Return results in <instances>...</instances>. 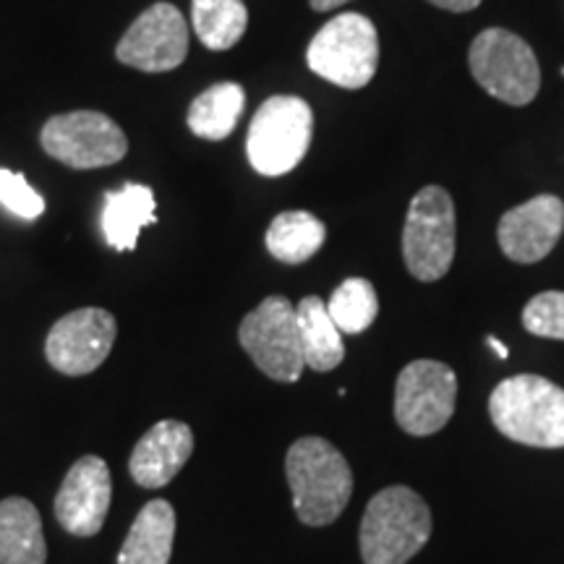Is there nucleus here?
Masks as SVG:
<instances>
[{
  "instance_id": "f257e3e1",
  "label": "nucleus",
  "mask_w": 564,
  "mask_h": 564,
  "mask_svg": "<svg viewBox=\"0 0 564 564\" xmlns=\"http://www.w3.org/2000/svg\"><path fill=\"white\" fill-rule=\"evenodd\" d=\"M285 476L293 510L303 525L335 523L352 497V470L333 442L303 436L285 455Z\"/></svg>"
},
{
  "instance_id": "f03ea898",
  "label": "nucleus",
  "mask_w": 564,
  "mask_h": 564,
  "mask_svg": "<svg viewBox=\"0 0 564 564\" xmlns=\"http://www.w3.org/2000/svg\"><path fill=\"white\" fill-rule=\"evenodd\" d=\"M489 415L507 440L539 449L564 447V390L535 373H518L494 387Z\"/></svg>"
},
{
  "instance_id": "7ed1b4c3",
  "label": "nucleus",
  "mask_w": 564,
  "mask_h": 564,
  "mask_svg": "<svg viewBox=\"0 0 564 564\" xmlns=\"http://www.w3.org/2000/svg\"><path fill=\"white\" fill-rule=\"evenodd\" d=\"M432 510L408 486H387L366 505L361 533L364 564H408L432 539Z\"/></svg>"
},
{
  "instance_id": "20e7f679",
  "label": "nucleus",
  "mask_w": 564,
  "mask_h": 564,
  "mask_svg": "<svg viewBox=\"0 0 564 564\" xmlns=\"http://www.w3.org/2000/svg\"><path fill=\"white\" fill-rule=\"evenodd\" d=\"M314 137V112L306 100L274 95L253 112L246 154L251 167L267 178L295 171L306 158Z\"/></svg>"
},
{
  "instance_id": "39448f33",
  "label": "nucleus",
  "mask_w": 564,
  "mask_h": 564,
  "mask_svg": "<svg viewBox=\"0 0 564 564\" xmlns=\"http://www.w3.org/2000/svg\"><path fill=\"white\" fill-rule=\"evenodd\" d=\"M306 63L316 76L343 89H364L379 66V34L364 13H340L314 34Z\"/></svg>"
},
{
  "instance_id": "423d86ee",
  "label": "nucleus",
  "mask_w": 564,
  "mask_h": 564,
  "mask_svg": "<svg viewBox=\"0 0 564 564\" xmlns=\"http://www.w3.org/2000/svg\"><path fill=\"white\" fill-rule=\"evenodd\" d=\"M457 220L453 196L442 186H426L413 196L403 230L408 272L421 282H436L455 259Z\"/></svg>"
},
{
  "instance_id": "0eeeda50",
  "label": "nucleus",
  "mask_w": 564,
  "mask_h": 564,
  "mask_svg": "<svg viewBox=\"0 0 564 564\" xmlns=\"http://www.w3.org/2000/svg\"><path fill=\"white\" fill-rule=\"evenodd\" d=\"M470 74L499 102L523 105L533 102L541 89V68L531 45L518 34L486 30L470 45Z\"/></svg>"
},
{
  "instance_id": "6e6552de",
  "label": "nucleus",
  "mask_w": 564,
  "mask_h": 564,
  "mask_svg": "<svg viewBox=\"0 0 564 564\" xmlns=\"http://www.w3.org/2000/svg\"><path fill=\"white\" fill-rule=\"evenodd\" d=\"M40 144L45 154L74 171L118 165L129 154V139L121 126L97 110H74L47 118Z\"/></svg>"
},
{
  "instance_id": "1a4fd4ad",
  "label": "nucleus",
  "mask_w": 564,
  "mask_h": 564,
  "mask_svg": "<svg viewBox=\"0 0 564 564\" xmlns=\"http://www.w3.org/2000/svg\"><path fill=\"white\" fill-rule=\"evenodd\" d=\"M238 340L251 356V361L257 364V369L274 382H299L306 369L295 306L285 295H270L253 312L246 314L241 329H238Z\"/></svg>"
},
{
  "instance_id": "9d476101",
  "label": "nucleus",
  "mask_w": 564,
  "mask_h": 564,
  "mask_svg": "<svg viewBox=\"0 0 564 564\" xmlns=\"http://www.w3.org/2000/svg\"><path fill=\"white\" fill-rule=\"evenodd\" d=\"M457 405V377L447 364L419 358L394 384V421L411 436H432L447 426Z\"/></svg>"
},
{
  "instance_id": "9b49d317",
  "label": "nucleus",
  "mask_w": 564,
  "mask_h": 564,
  "mask_svg": "<svg viewBox=\"0 0 564 564\" xmlns=\"http://www.w3.org/2000/svg\"><path fill=\"white\" fill-rule=\"evenodd\" d=\"M188 55V26L178 6L152 3L129 26L116 47V58L144 74L178 68Z\"/></svg>"
},
{
  "instance_id": "f8f14e48",
  "label": "nucleus",
  "mask_w": 564,
  "mask_h": 564,
  "mask_svg": "<svg viewBox=\"0 0 564 564\" xmlns=\"http://www.w3.org/2000/svg\"><path fill=\"white\" fill-rule=\"evenodd\" d=\"M118 335L116 316L105 308H76L53 324L45 340L47 364L66 377H87L108 361Z\"/></svg>"
},
{
  "instance_id": "ddd939ff",
  "label": "nucleus",
  "mask_w": 564,
  "mask_h": 564,
  "mask_svg": "<svg viewBox=\"0 0 564 564\" xmlns=\"http://www.w3.org/2000/svg\"><path fill=\"white\" fill-rule=\"evenodd\" d=\"M112 499L110 468L102 457L84 455L68 468L58 497H55V518L63 531L79 539H91L102 531Z\"/></svg>"
},
{
  "instance_id": "4468645a",
  "label": "nucleus",
  "mask_w": 564,
  "mask_h": 564,
  "mask_svg": "<svg viewBox=\"0 0 564 564\" xmlns=\"http://www.w3.org/2000/svg\"><path fill=\"white\" fill-rule=\"evenodd\" d=\"M562 232L564 202L554 194H541L502 215L497 241L507 259L518 264H535L552 253Z\"/></svg>"
},
{
  "instance_id": "2eb2a0df",
  "label": "nucleus",
  "mask_w": 564,
  "mask_h": 564,
  "mask_svg": "<svg viewBox=\"0 0 564 564\" xmlns=\"http://www.w3.org/2000/svg\"><path fill=\"white\" fill-rule=\"evenodd\" d=\"M194 453V432L183 421H158L133 447L129 470L144 489H162L181 474Z\"/></svg>"
},
{
  "instance_id": "dca6fc26",
  "label": "nucleus",
  "mask_w": 564,
  "mask_h": 564,
  "mask_svg": "<svg viewBox=\"0 0 564 564\" xmlns=\"http://www.w3.org/2000/svg\"><path fill=\"white\" fill-rule=\"evenodd\" d=\"M100 223L108 246L116 251H133L141 230L158 223L154 192L144 183H126L118 192H108Z\"/></svg>"
},
{
  "instance_id": "f3484780",
  "label": "nucleus",
  "mask_w": 564,
  "mask_h": 564,
  "mask_svg": "<svg viewBox=\"0 0 564 564\" xmlns=\"http://www.w3.org/2000/svg\"><path fill=\"white\" fill-rule=\"evenodd\" d=\"M175 541V510L165 499L141 507L126 535L118 564H167Z\"/></svg>"
},
{
  "instance_id": "a211bd4d",
  "label": "nucleus",
  "mask_w": 564,
  "mask_h": 564,
  "mask_svg": "<svg viewBox=\"0 0 564 564\" xmlns=\"http://www.w3.org/2000/svg\"><path fill=\"white\" fill-rule=\"evenodd\" d=\"M47 544L37 507L24 497L0 502V564H45Z\"/></svg>"
},
{
  "instance_id": "6ab92c4d",
  "label": "nucleus",
  "mask_w": 564,
  "mask_h": 564,
  "mask_svg": "<svg viewBox=\"0 0 564 564\" xmlns=\"http://www.w3.org/2000/svg\"><path fill=\"white\" fill-rule=\"evenodd\" d=\"M295 319H299L303 361L308 369L319 373L335 371L345 358V345L343 333L327 312V303L319 295H306L295 306Z\"/></svg>"
},
{
  "instance_id": "aec40b11",
  "label": "nucleus",
  "mask_w": 564,
  "mask_h": 564,
  "mask_svg": "<svg viewBox=\"0 0 564 564\" xmlns=\"http://www.w3.org/2000/svg\"><path fill=\"white\" fill-rule=\"evenodd\" d=\"M246 108V91L236 82H220L204 89L188 108L186 123L194 137L207 141H223L236 131Z\"/></svg>"
},
{
  "instance_id": "412c9836",
  "label": "nucleus",
  "mask_w": 564,
  "mask_h": 564,
  "mask_svg": "<svg viewBox=\"0 0 564 564\" xmlns=\"http://www.w3.org/2000/svg\"><path fill=\"white\" fill-rule=\"evenodd\" d=\"M327 241V228L312 212L291 209L274 217L267 228V251L282 264H303Z\"/></svg>"
},
{
  "instance_id": "4be33fe9",
  "label": "nucleus",
  "mask_w": 564,
  "mask_h": 564,
  "mask_svg": "<svg viewBox=\"0 0 564 564\" xmlns=\"http://www.w3.org/2000/svg\"><path fill=\"white\" fill-rule=\"evenodd\" d=\"M192 24L207 51L223 53L249 30V9L243 0H192Z\"/></svg>"
},
{
  "instance_id": "5701e85b",
  "label": "nucleus",
  "mask_w": 564,
  "mask_h": 564,
  "mask_svg": "<svg viewBox=\"0 0 564 564\" xmlns=\"http://www.w3.org/2000/svg\"><path fill=\"white\" fill-rule=\"evenodd\" d=\"M327 312L343 335H361L379 314L377 291L369 280L348 278L329 295Z\"/></svg>"
},
{
  "instance_id": "b1692460",
  "label": "nucleus",
  "mask_w": 564,
  "mask_h": 564,
  "mask_svg": "<svg viewBox=\"0 0 564 564\" xmlns=\"http://www.w3.org/2000/svg\"><path fill=\"white\" fill-rule=\"evenodd\" d=\"M523 327L535 337L564 340V291L533 295L523 308Z\"/></svg>"
},
{
  "instance_id": "393cba45",
  "label": "nucleus",
  "mask_w": 564,
  "mask_h": 564,
  "mask_svg": "<svg viewBox=\"0 0 564 564\" xmlns=\"http://www.w3.org/2000/svg\"><path fill=\"white\" fill-rule=\"evenodd\" d=\"M0 204L21 220H37L45 215V199L30 186L26 175L6 167H0Z\"/></svg>"
},
{
  "instance_id": "a878e982",
  "label": "nucleus",
  "mask_w": 564,
  "mask_h": 564,
  "mask_svg": "<svg viewBox=\"0 0 564 564\" xmlns=\"http://www.w3.org/2000/svg\"><path fill=\"white\" fill-rule=\"evenodd\" d=\"M429 3L436 6V9H444V11L465 13V11H474L476 6H481V0H429Z\"/></svg>"
},
{
  "instance_id": "bb28decb",
  "label": "nucleus",
  "mask_w": 564,
  "mask_h": 564,
  "mask_svg": "<svg viewBox=\"0 0 564 564\" xmlns=\"http://www.w3.org/2000/svg\"><path fill=\"white\" fill-rule=\"evenodd\" d=\"M345 3H350V0H308V6H312L314 11H335V9H340V6H345Z\"/></svg>"
},
{
  "instance_id": "cd10ccee",
  "label": "nucleus",
  "mask_w": 564,
  "mask_h": 564,
  "mask_svg": "<svg viewBox=\"0 0 564 564\" xmlns=\"http://www.w3.org/2000/svg\"><path fill=\"white\" fill-rule=\"evenodd\" d=\"M489 345L494 348V352H497V356L502 358V361H505L507 352H510V350H507V345H505V343H499V340H494V337H489Z\"/></svg>"
}]
</instances>
